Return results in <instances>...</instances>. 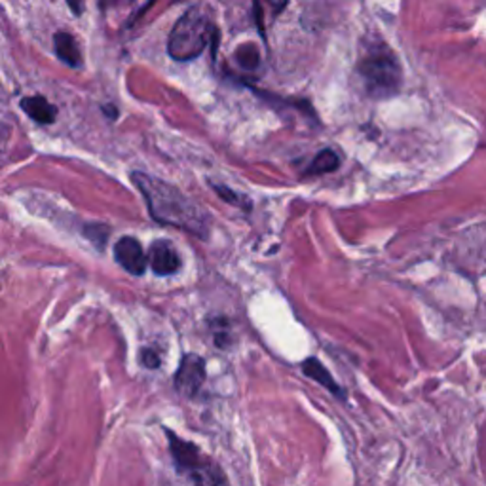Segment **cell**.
Returning <instances> with one entry per match:
<instances>
[{"instance_id": "1", "label": "cell", "mask_w": 486, "mask_h": 486, "mask_svg": "<svg viewBox=\"0 0 486 486\" xmlns=\"http://www.w3.org/2000/svg\"><path fill=\"white\" fill-rule=\"evenodd\" d=\"M131 181L145 196L154 221L185 230L188 234L204 240L209 236L211 221L207 211L198 202L188 198L177 186L141 171L131 173Z\"/></svg>"}, {"instance_id": "2", "label": "cell", "mask_w": 486, "mask_h": 486, "mask_svg": "<svg viewBox=\"0 0 486 486\" xmlns=\"http://www.w3.org/2000/svg\"><path fill=\"white\" fill-rule=\"evenodd\" d=\"M359 79L363 81L365 93L373 100H386L399 91L403 82L401 65L397 55L390 50L382 38L367 43L357 63Z\"/></svg>"}, {"instance_id": "3", "label": "cell", "mask_w": 486, "mask_h": 486, "mask_svg": "<svg viewBox=\"0 0 486 486\" xmlns=\"http://www.w3.org/2000/svg\"><path fill=\"white\" fill-rule=\"evenodd\" d=\"M169 441V453L179 473L186 475L192 486H232L224 472L217 462L207 458L200 446L175 435V432L166 430Z\"/></svg>"}, {"instance_id": "4", "label": "cell", "mask_w": 486, "mask_h": 486, "mask_svg": "<svg viewBox=\"0 0 486 486\" xmlns=\"http://www.w3.org/2000/svg\"><path fill=\"white\" fill-rule=\"evenodd\" d=\"M211 31L213 27L209 17L198 6L186 10L171 29L167 53L175 62L194 60V57H198L205 50Z\"/></svg>"}, {"instance_id": "5", "label": "cell", "mask_w": 486, "mask_h": 486, "mask_svg": "<svg viewBox=\"0 0 486 486\" xmlns=\"http://www.w3.org/2000/svg\"><path fill=\"white\" fill-rule=\"evenodd\" d=\"M205 382V359L198 354H186L175 375V390L183 397H196Z\"/></svg>"}, {"instance_id": "6", "label": "cell", "mask_w": 486, "mask_h": 486, "mask_svg": "<svg viewBox=\"0 0 486 486\" xmlns=\"http://www.w3.org/2000/svg\"><path fill=\"white\" fill-rule=\"evenodd\" d=\"M114 259L126 272L133 276H143L147 270V255L139 240L124 236L114 245Z\"/></svg>"}, {"instance_id": "7", "label": "cell", "mask_w": 486, "mask_h": 486, "mask_svg": "<svg viewBox=\"0 0 486 486\" xmlns=\"http://www.w3.org/2000/svg\"><path fill=\"white\" fill-rule=\"evenodd\" d=\"M147 264H150L152 272L157 276H171L179 272L181 259L177 249L173 247L169 240H157L148 249Z\"/></svg>"}, {"instance_id": "8", "label": "cell", "mask_w": 486, "mask_h": 486, "mask_svg": "<svg viewBox=\"0 0 486 486\" xmlns=\"http://www.w3.org/2000/svg\"><path fill=\"white\" fill-rule=\"evenodd\" d=\"M302 373H304L306 376L312 378V380H316L318 384H321V386L325 387V390H329V392L333 394L335 397H338V399H346V392H344L342 387L337 384V380L333 378V375L329 373V368H327L321 361H318V359H314V357L306 359V361L302 363Z\"/></svg>"}, {"instance_id": "9", "label": "cell", "mask_w": 486, "mask_h": 486, "mask_svg": "<svg viewBox=\"0 0 486 486\" xmlns=\"http://www.w3.org/2000/svg\"><path fill=\"white\" fill-rule=\"evenodd\" d=\"M53 46H55V55L60 57L65 65L72 69H79L82 65V53H81L79 43L74 41V36L71 33H65V31L55 33Z\"/></svg>"}, {"instance_id": "10", "label": "cell", "mask_w": 486, "mask_h": 486, "mask_svg": "<svg viewBox=\"0 0 486 486\" xmlns=\"http://www.w3.org/2000/svg\"><path fill=\"white\" fill-rule=\"evenodd\" d=\"M22 109L29 116V119H33L38 124H53L55 116H57V109L43 95L24 97Z\"/></svg>"}, {"instance_id": "11", "label": "cell", "mask_w": 486, "mask_h": 486, "mask_svg": "<svg viewBox=\"0 0 486 486\" xmlns=\"http://www.w3.org/2000/svg\"><path fill=\"white\" fill-rule=\"evenodd\" d=\"M340 166V157L338 152L333 150V148H325L321 150L318 157L312 160V164L308 166L306 169V177H312V175H325V173H330L338 169Z\"/></svg>"}, {"instance_id": "12", "label": "cell", "mask_w": 486, "mask_h": 486, "mask_svg": "<svg viewBox=\"0 0 486 486\" xmlns=\"http://www.w3.org/2000/svg\"><path fill=\"white\" fill-rule=\"evenodd\" d=\"M234 57H236V63H238L242 69H245V71H255V69H259V65H261V53H259V48H257L255 44H251V43L242 44V46L236 50Z\"/></svg>"}, {"instance_id": "13", "label": "cell", "mask_w": 486, "mask_h": 486, "mask_svg": "<svg viewBox=\"0 0 486 486\" xmlns=\"http://www.w3.org/2000/svg\"><path fill=\"white\" fill-rule=\"evenodd\" d=\"M141 363L147 367V368H158L162 365V357L160 354L157 352V349L152 348H145L141 352Z\"/></svg>"}, {"instance_id": "14", "label": "cell", "mask_w": 486, "mask_h": 486, "mask_svg": "<svg viewBox=\"0 0 486 486\" xmlns=\"http://www.w3.org/2000/svg\"><path fill=\"white\" fill-rule=\"evenodd\" d=\"M215 190L221 194L223 200H226V202H230V204H234V205H238V207H243L245 200H242V196H236V194L232 192V190H226V188L217 186V185H215Z\"/></svg>"}]
</instances>
